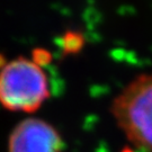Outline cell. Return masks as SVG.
Returning a JSON list of instances; mask_svg holds the SVG:
<instances>
[{
	"label": "cell",
	"instance_id": "6da1fadb",
	"mask_svg": "<svg viewBox=\"0 0 152 152\" xmlns=\"http://www.w3.org/2000/svg\"><path fill=\"white\" fill-rule=\"evenodd\" d=\"M112 113L134 145L152 152V73L140 75L129 82L114 98Z\"/></svg>",
	"mask_w": 152,
	"mask_h": 152
},
{
	"label": "cell",
	"instance_id": "3957f363",
	"mask_svg": "<svg viewBox=\"0 0 152 152\" xmlns=\"http://www.w3.org/2000/svg\"><path fill=\"white\" fill-rule=\"evenodd\" d=\"M63 142L52 125L28 118L16 126L9 139V152H62Z\"/></svg>",
	"mask_w": 152,
	"mask_h": 152
},
{
	"label": "cell",
	"instance_id": "7a4b0ae2",
	"mask_svg": "<svg viewBox=\"0 0 152 152\" xmlns=\"http://www.w3.org/2000/svg\"><path fill=\"white\" fill-rule=\"evenodd\" d=\"M49 97V80L37 62L18 58L0 70V104L5 108L32 113Z\"/></svg>",
	"mask_w": 152,
	"mask_h": 152
},
{
	"label": "cell",
	"instance_id": "277c9868",
	"mask_svg": "<svg viewBox=\"0 0 152 152\" xmlns=\"http://www.w3.org/2000/svg\"><path fill=\"white\" fill-rule=\"evenodd\" d=\"M83 44L82 36L78 35L77 33H68L64 37L63 48L66 52H77Z\"/></svg>",
	"mask_w": 152,
	"mask_h": 152
}]
</instances>
